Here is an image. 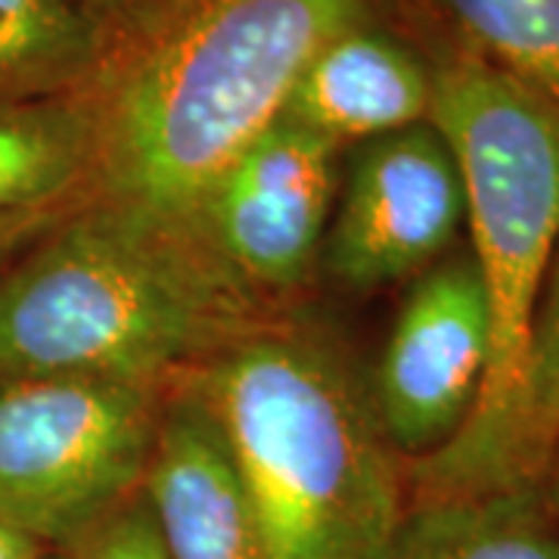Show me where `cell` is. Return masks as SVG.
<instances>
[{
	"label": "cell",
	"mask_w": 559,
	"mask_h": 559,
	"mask_svg": "<svg viewBox=\"0 0 559 559\" xmlns=\"http://www.w3.org/2000/svg\"><path fill=\"white\" fill-rule=\"evenodd\" d=\"M377 0H156L84 87L91 197L200 230L227 165L280 121L323 44Z\"/></svg>",
	"instance_id": "obj_1"
},
{
	"label": "cell",
	"mask_w": 559,
	"mask_h": 559,
	"mask_svg": "<svg viewBox=\"0 0 559 559\" xmlns=\"http://www.w3.org/2000/svg\"><path fill=\"white\" fill-rule=\"evenodd\" d=\"M255 299L202 234L87 193L0 267V382H156L259 330Z\"/></svg>",
	"instance_id": "obj_2"
},
{
	"label": "cell",
	"mask_w": 559,
	"mask_h": 559,
	"mask_svg": "<svg viewBox=\"0 0 559 559\" xmlns=\"http://www.w3.org/2000/svg\"><path fill=\"white\" fill-rule=\"evenodd\" d=\"M193 385L240 466L261 559H389L404 481L370 395L330 345L259 326Z\"/></svg>",
	"instance_id": "obj_3"
},
{
	"label": "cell",
	"mask_w": 559,
	"mask_h": 559,
	"mask_svg": "<svg viewBox=\"0 0 559 559\" xmlns=\"http://www.w3.org/2000/svg\"><path fill=\"white\" fill-rule=\"evenodd\" d=\"M429 121L451 143L466 193L491 358L479 404L444 448L481 439L520 380L528 330L559 252V109L469 53L439 47ZM441 448V451H444Z\"/></svg>",
	"instance_id": "obj_4"
},
{
	"label": "cell",
	"mask_w": 559,
	"mask_h": 559,
	"mask_svg": "<svg viewBox=\"0 0 559 559\" xmlns=\"http://www.w3.org/2000/svg\"><path fill=\"white\" fill-rule=\"evenodd\" d=\"M156 382H0V522L60 550L134 498L159 423Z\"/></svg>",
	"instance_id": "obj_5"
},
{
	"label": "cell",
	"mask_w": 559,
	"mask_h": 559,
	"mask_svg": "<svg viewBox=\"0 0 559 559\" xmlns=\"http://www.w3.org/2000/svg\"><path fill=\"white\" fill-rule=\"evenodd\" d=\"M466 227L451 143L432 121L360 143L323 240V264L348 289L419 277Z\"/></svg>",
	"instance_id": "obj_6"
},
{
	"label": "cell",
	"mask_w": 559,
	"mask_h": 559,
	"mask_svg": "<svg viewBox=\"0 0 559 559\" xmlns=\"http://www.w3.org/2000/svg\"><path fill=\"white\" fill-rule=\"evenodd\" d=\"M491 358V323L473 255L426 267L385 340L370 407L392 451H441L469 423Z\"/></svg>",
	"instance_id": "obj_7"
},
{
	"label": "cell",
	"mask_w": 559,
	"mask_h": 559,
	"mask_svg": "<svg viewBox=\"0 0 559 559\" xmlns=\"http://www.w3.org/2000/svg\"><path fill=\"white\" fill-rule=\"evenodd\" d=\"M336 153L330 140L280 119L209 193L202 237L255 296L299 286L323 252L336 205Z\"/></svg>",
	"instance_id": "obj_8"
},
{
	"label": "cell",
	"mask_w": 559,
	"mask_h": 559,
	"mask_svg": "<svg viewBox=\"0 0 559 559\" xmlns=\"http://www.w3.org/2000/svg\"><path fill=\"white\" fill-rule=\"evenodd\" d=\"M140 498L168 559H261L240 466L193 382L162 404Z\"/></svg>",
	"instance_id": "obj_9"
},
{
	"label": "cell",
	"mask_w": 559,
	"mask_h": 559,
	"mask_svg": "<svg viewBox=\"0 0 559 559\" xmlns=\"http://www.w3.org/2000/svg\"><path fill=\"white\" fill-rule=\"evenodd\" d=\"M559 444V252L528 330L520 380L498 423L463 448L414 460V503L540 488Z\"/></svg>",
	"instance_id": "obj_10"
},
{
	"label": "cell",
	"mask_w": 559,
	"mask_h": 559,
	"mask_svg": "<svg viewBox=\"0 0 559 559\" xmlns=\"http://www.w3.org/2000/svg\"><path fill=\"white\" fill-rule=\"evenodd\" d=\"M429 109L432 66L426 53L373 16L320 47L280 119L342 150L429 121Z\"/></svg>",
	"instance_id": "obj_11"
},
{
	"label": "cell",
	"mask_w": 559,
	"mask_h": 559,
	"mask_svg": "<svg viewBox=\"0 0 559 559\" xmlns=\"http://www.w3.org/2000/svg\"><path fill=\"white\" fill-rule=\"evenodd\" d=\"M94 116L84 91L0 103V215L91 193Z\"/></svg>",
	"instance_id": "obj_12"
},
{
	"label": "cell",
	"mask_w": 559,
	"mask_h": 559,
	"mask_svg": "<svg viewBox=\"0 0 559 559\" xmlns=\"http://www.w3.org/2000/svg\"><path fill=\"white\" fill-rule=\"evenodd\" d=\"M389 559H559L540 488L407 503Z\"/></svg>",
	"instance_id": "obj_13"
},
{
	"label": "cell",
	"mask_w": 559,
	"mask_h": 559,
	"mask_svg": "<svg viewBox=\"0 0 559 559\" xmlns=\"http://www.w3.org/2000/svg\"><path fill=\"white\" fill-rule=\"evenodd\" d=\"M109 44L112 32L72 0H0V103L79 94Z\"/></svg>",
	"instance_id": "obj_14"
},
{
	"label": "cell",
	"mask_w": 559,
	"mask_h": 559,
	"mask_svg": "<svg viewBox=\"0 0 559 559\" xmlns=\"http://www.w3.org/2000/svg\"><path fill=\"white\" fill-rule=\"evenodd\" d=\"M439 22L448 50L522 81L559 109V0H401Z\"/></svg>",
	"instance_id": "obj_15"
},
{
	"label": "cell",
	"mask_w": 559,
	"mask_h": 559,
	"mask_svg": "<svg viewBox=\"0 0 559 559\" xmlns=\"http://www.w3.org/2000/svg\"><path fill=\"white\" fill-rule=\"evenodd\" d=\"M53 559H168L150 520V510L140 498H128L94 522L79 538L50 554Z\"/></svg>",
	"instance_id": "obj_16"
},
{
	"label": "cell",
	"mask_w": 559,
	"mask_h": 559,
	"mask_svg": "<svg viewBox=\"0 0 559 559\" xmlns=\"http://www.w3.org/2000/svg\"><path fill=\"white\" fill-rule=\"evenodd\" d=\"M81 200L62 202V205H47V209H32V212L0 215V267L10 264V261L20 255L22 249H28L38 237H44L53 224H60Z\"/></svg>",
	"instance_id": "obj_17"
},
{
	"label": "cell",
	"mask_w": 559,
	"mask_h": 559,
	"mask_svg": "<svg viewBox=\"0 0 559 559\" xmlns=\"http://www.w3.org/2000/svg\"><path fill=\"white\" fill-rule=\"evenodd\" d=\"M72 3L81 7L87 16H94L100 25H106L116 38L128 25H134L156 0H72Z\"/></svg>",
	"instance_id": "obj_18"
},
{
	"label": "cell",
	"mask_w": 559,
	"mask_h": 559,
	"mask_svg": "<svg viewBox=\"0 0 559 559\" xmlns=\"http://www.w3.org/2000/svg\"><path fill=\"white\" fill-rule=\"evenodd\" d=\"M0 559H50V550L20 528L0 522Z\"/></svg>",
	"instance_id": "obj_19"
},
{
	"label": "cell",
	"mask_w": 559,
	"mask_h": 559,
	"mask_svg": "<svg viewBox=\"0 0 559 559\" xmlns=\"http://www.w3.org/2000/svg\"><path fill=\"white\" fill-rule=\"evenodd\" d=\"M540 495L547 500V510L554 513V520L559 525V444L554 451V457L547 463V473H544V481H540Z\"/></svg>",
	"instance_id": "obj_20"
},
{
	"label": "cell",
	"mask_w": 559,
	"mask_h": 559,
	"mask_svg": "<svg viewBox=\"0 0 559 559\" xmlns=\"http://www.w3.org/2000/svg\"><path fill=\"white\" fill-rule=\"evenodd\" d=\"M50 554H53V550H50ZM50 559H53V557H50Z\"/></svg>",
	"instance_id": "obj_21"
}]
</instances>
